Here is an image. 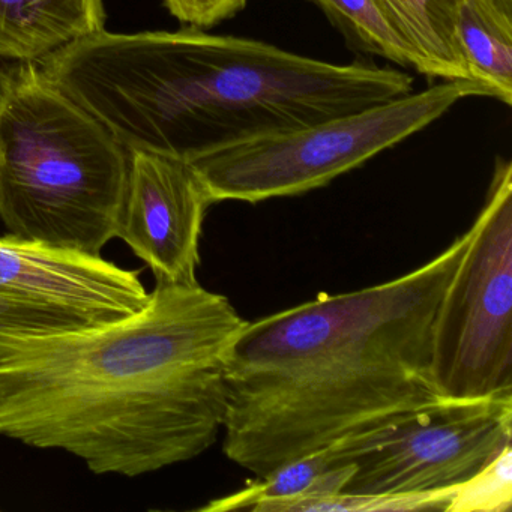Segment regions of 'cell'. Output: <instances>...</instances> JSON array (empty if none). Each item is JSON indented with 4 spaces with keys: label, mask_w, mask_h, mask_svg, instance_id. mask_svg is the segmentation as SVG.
Segmentation results:
<instances>
[{
    "label": "cell",
    "mask_w": 512,
    "mask_h": 512,
    "mask_svg": "<svg viewBox=\"0 0 512 512\" xmlns=\"http://www.w3.org/2000/svg\"><path fill=\"white\" fill-rule=\"evenodd\" d=\"M376 442V433L338 440L320 451L290 461L265 476L247 482L242 490L211 500L199 508L205 512L251 509L283 512L290 503L343 493L353 473V460Z\"/></svg>",
    "instance_id": "30bf717a"
},
{
    "label": "cell",
    "mask_w": 512,
    "mask_h": 512,
    "mask_svg": "<svg viewBox=\"0 0 512 512\" xmlns=\"http://www.w3.org/2000/svg\"><path fill=\"white\" fill-rule=\"evenodd\" d=\"M493 98L476 80H449L355 112L215 149L188 161L212 203H259L325 187L448 113Z\"/></svg>",
    "instance_id": "5b68a950"
},
{
    "label": "cell",
    "mask_w": 512,
    "mask_h": 512,
    "mask_svg": "<svg viewBox=\"0 0 512 512\" xmlns=\"http://www.w3.org/2000/svg\"><path fill=\"white\" fill-rule=\"evenodd\" d=\"M130 152L44 77L0 65V220L8 235L101 256L116 238Z\"/></svg>",
    "instance_id": "277c9868"
},
{
    "label": "cell",
    "mask_w": 512,
    "mask_h": 512,
    "mask_svg": "<svg viewBox=\"0 0 512 512\" xmlns=\"http://www.w3.org/2000/svg\"><path fill=\"white\" fill-rule=\"evenodd\" d=\"M512 397L448 403L392 428L353 460L343 493H436L458 487L511 445Z\"/></svg>",
    "instance_id": "52a82bcc"
},
{
    "label": "cell",
    "mask_w": 512,
    "mask_h": 512,
    "mask_svg": "<svg viewBox=\"0 0 512 512\" xmlns=\"http://www.w3.org/2000/svg\"><path fill=\"white\" fill-rule=\"evenodd\" d=\"M167 10L184 25L208 29L241 13L248 0H164Z\"/></svg>",
    "instance_id": "ac0fdd59"
},
{
    "label": "cell",
    "mask_w": 512,
    "mask_h": 512,
    "mask_svg": "<svg viewBox=\"0 0 512 512\" xmlns=\"http://www.w3.org/2000/svg\"><path fill=\"white\" fill-rule=\"evenodd\" d=\"M104 23L103 0H0V59L38 62Z\"/></svg>",
    "instance_id": "8fae6325"
},
{
    "label": "cell",
    "mask_w": 512,
    "mask_h": 512,
    "mask_svg": "<svg viewBox=\"0 0 512 512\" xmlns=\"http://www.w3.org/2000/svg\"><path fill=\"white\" fill-rule=\"evenodd\" d=\"M404 37L428 62L433 79L473 80L455 38L461 0H379Z\"/></svg>",
    "instance_id": "4fadbf2b"
},
{
    "label": "cell",
    "mask_w": 512,
    "mask_h": 512,
    "mask_svg": "<svg viewBox=\"0 0 512 512\" xmlns=\"http://www.w3.org/2000/svg\"><path fill=\"white\" fill-rule=\"evenodd\" d=\"M469 239L395 280L247 320L224 361V454L265 476L448 404L431 374L434 325Z\"/></svg>",
    "instance_id": "7a4b0ae2"
},
{
    "label": "cell",
    "mask_w": 512,
    "mask_h": 512,
    "mask_svg": "<svg viewBox=\"0 0 512 512\" xmlns=\"http://www.w3.org/2000/svg\"><path fill=\"white\" fill-rule=\"evenodd\" d=\"M512 503V446L458 485L445 512H505Z\"/></svg>",
    "instance_id": "e0dca14e"
},
{
    "label": "cell",
    "mask_w": 512,
    "mask_h": 512,
    "mask_svg": "<svg viewBox=\"0 0 512 512\" xmlns=\"http://www.w3.org/2000/svg\"><path fill=\"white\" fill-rule=\"evenodd\" d=\"M0 290L71 308L98 326L139 313L151 298L136 271L11 235L0 238Z\"/></svg>",
    "instance_id": "9c48e42d"
},
{
    "label": "cell",
    "mask_w": 512,
    "mask_h": 512,
    "mask_svg": "<svg viewBox=\"0 0 512 512\" xmlns=\"http://www.w3.org/2000/svg\"><path fill=\"white\" fill-rule=\"evenodd\" d=\"M211 205L188 161L130 152L116 238L151 268L157 283H199L200 236Z\"/></svg>",
    "instance_id": "ba28073f"
},
{
    "label": "cell",
    "mask_w": 512,
    "mask_h": 512,
    "mask_svg": "<svg viewBox=\"0 0 512 512\" xmlns=\"http://www.w3.org/2000/svg\"><path fill=\"white\" fill-rule=\"evenodd\" d=\"M494 2H496L503 11H506V13L512 16V0H494Z\"/></svg>",
    "instance_id": "d6986e66"
},
{
    "label": "cell",
    "mask_w": 512,
    "mask_h": 512,
    "mask_svg": "<svg viewBox=\"0 0 512 512\" xmlns=\"http://www.w3.org/2000/svg\"><path fill=\"white\" fill-rule=\"evenodd\" d=\"M437 311L434 386L442 400L512 397V164L497 158L487 199Z\"/></svg>",
    "instance_id": "8992f818"
},
{
    "label": "cell",
    "mask_w": 512,
    "mask_h": 512,
    "mask_svg": "<svg viewBox=\"0 0 512 512\" xmlns=\"http://www.w3.org/2000/svg\"><path fill=\"white\" fill-rule=\"evenodd\" d=\"M455 488L436 493L349 494L313 497L290 503L283 512L445 511Z\"/></svg>",
    "instance_id": "2e32d148"
},
{
    "label": "cell",
    "mask_w": 512,
    "mask_h": 512,
    "mask_svg": "<svg viewBox=\"0 0 512 512\" xmlns=\"http://www.w3.org/2000/svg\"><path fill=\"white\" fill-rule=\"evenodd\" d=\"M350 46L398 67L431 77V68L379 0H310Z\"/></svg>",
    "instance_id": "5bb4252c"
},
{
    "label": "cell",
    "mask_w": 512,
    "mask_h": 512,
    "mask_svg": "<svg viewBox=\"0 0 512 512\" xmlns=\"http://www.w3.org/2000/svg\"><path fill=\"white\" fill-rule=\"evenodd\" d=\"M247 320L199 283H157L139 313L41 337L0 335V436L128 478L208 451L224 361Z\"/></svg>",
    "instance_id": "6da1fadb"
},
{
    "label": "cell",
    "mask_w": 512,
    "mask_h": 512,
    "mask_svg": "<svg viewBox=\"0 0 512 512\" xmlns=\"http://www.w3.org/2000/svg\"><path fill=\"white\" fill-rule=\"evenodd\" d=\"M128 152L191 161L413 92V77L200 29L80 38L37 62Z\"/></svg>",
    "instance_id": "3957f363"
},
{
    "label": "cell",
    "mask_w": 512,
    "mask_h": 512,
    "mask_svg": "<svg viewBox=\"0 0 512 512\" xmlns=\"http://www.w3.org/2000/svg\"><path fill=\"white\" fill-rule=\"evenodd\" d=\"M95 326L71 308L0 290V335L41 337Z\"/></svg>",
    "instance_id": "9a60e30c"
},
{
    "label": "cell",
    "mask_w": 512,
    "mask_h": 512,
    "mask_svg": "<svg viewBox=\"0 0 512 512\" xmlns=\"http://www.w3.org/2000/svg\"><path fill=\"white\" fill-rule=\"evenodd\" d=\"M455 38L470 77L512 104V16L494 0H461Z\"/></svg>",
    "instance_id": "7c38bea8"
}]
</instances>
